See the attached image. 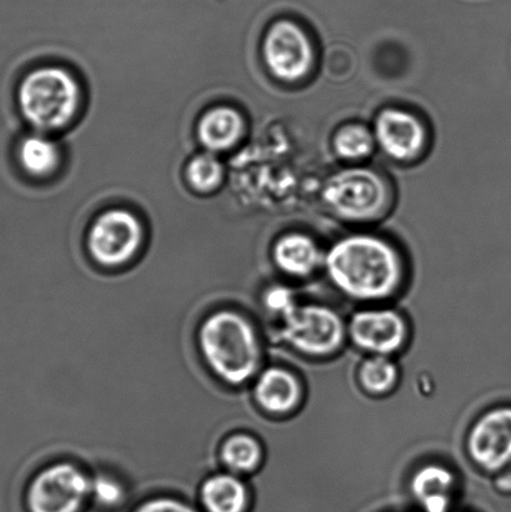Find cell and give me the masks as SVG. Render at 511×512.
Returning <instances> with one entry per match:
<instances>
[{
  "instance_id": "24",
  "label": "cell",
  "mask_w": 511,
  "mask_h": 512,
  "mask_svg": "<svg viewBox=\"0 0 511 512\" xmlns=\"http://www.w3.org/2000/svg\"><path fill=\"white\" fill-rule=\"evenodd\" d=\"M132 512H199L187 501L174 498H154L143 501Z\"/></svg>"
},
{
  "instance_id": "26",
  "label": "cell",
  "mask_w": 511,
  "mask_h": 512,
  "mask_svg": "<svg viewBox=\"0 0 511 512\" xmlns=\"http://www.w3.org/2000/svg\"><path fill=\"white\" fill-rule=\"evenodd\" d=\"M450 512H465V511H458V510H453V511H450Z\"/></svg>"
},
{
  "instance_id": "17",
  "label": "cell",
  "mask_w": 511,
  "mask_h": 512,
  "mask_svg": "<svg viewBox=\"0 0 511 512\" xmlns=\"http://www.w3.org/2000/svg\"><path fill=\"white\" fill-rule=\"evenodd\" d=\"M358 383L365 393L384 396L397 388L400 379L399 366L392 356L368 355L358 369Z\"/></svg>"
},
{
  "instance_id": "10",
  "label": "cell",
  "mask_w": 511,
  "mask_h": 512,
  "mask_svg": "<svg viewBox=\"0 0 511 512\" xmlns=\"http://www.w3.org/2000/svg\"><path fill=\"white\" fill-rule=\"evenodd\" d=\"M264 57L275 77L295 82L309 72L313 53L307 34L292 22H279L269 30Z\"/></svg>"
},
{
  "instance_id": "25",
  "label": "cell",
  "mask_w": 511,
  "mask_h": 512,
  "mask_svg": "<svg viewBox=\"0 0 511 512\" xmlns=\"http://www.w3.org/2000/svg\"><path fill=\"white\" fill-rule=\"evenodd\" d=\"M494 488L502 495H511V465L494 478Z\"/></svg>"
},
{
  "instance_id": "22",
  "label": "cell",
  "mask_w": 511,
  "mask_h": 512,
  "mask_svg": "<svg viewBox=\"0 0 511 512\" xmlns=\"http://www.w3.org/2000/svg\"><path fill=\"white\" fill-rule=\"evenodd\" d=\"M125 490L117 480L98 476L90 480V499L98 508L105 511H117L125 504Z\"/></svg>"
},
{
  "instance_id": "19",
  "label": "cell",
  "mask_w": 511,
  "mask_h": 512,
  "mask_svg": "<svg viewBox=\"0 0 511 512\" xmlns=\"http://www.w3.org/2000/svg\"><path fill=\"white\" fill-rule=\"evenodd\" d=\"M20 163L33 175H47L59 163L57 147L50 140L33 135L24 140L19 150Z\"/></svg>"
},
{
  "instance_id": "2",
  "label": "cell",
  "mask_w": 511,
  "mask_h": 512,
  "mask_svg": "<svg viewBox=\"0 0 511 512\" xmlns=\"http://www.w3.org/2000/svg\"><path fill=\"white\" fill-rule=\"evenodd\" d=\"M200 349L209 368L229 384L247 383L262 364V346L254 326L235 311H218L204 321Z\"/></svg>"
},
{
  "instance_id": "3",
  "label": "cell",
  "mask_w": 511,
  "mask_h": 512,
  "mask_svg": "<svg viewBox=\"0 0 511 512\" xmlns=\"http://www.w3.org/2000/svg\"><path fill=\"white\" fill-rule=\"evenodd\" d=\"M79 88L63 69L35 70L19 89V105L34 127L52 130L64 127L77 112Z\"/></svg>"
},
{
  "instance_id": "13",
  "label": "cell",
  "mask_w": 511,
  "mask_h": 512,
  "mask_svg": "<svg viewBox=\"0 0 511 512\" xmlns=\"http://www.w3.org/2000/svg\"><path fill=\"white\" fill-rule=\"evenodd\" d=\"M303 385L298 376L288 369L273 366L259 375L254 388L255 400L267 413H293L302 404Z\"/></svg>"
},
{
  "instance_id": "18",
  "label": "cell",
  "mask_w": 511,
  "mask_h": 512,
  "mask_svg": "<svg viewBox=\"0 0 511 512\" xmlns=\"http://www.w3.org/2000/svg\"><path fill=\"white\" fill-rule=\"evenodd\" d=\"M222 459L235 474L252 473L263 460V448L259 441L247 434L234 435L225 441Z\"/></svg>"
},
{
  "instance_id": "8",
  "label": "cell",
  "mask_w": 511,
  "mask_h": 512,
  "mask_svg": "<svg viewBox=\"0 0 511 512\" xmlns=\"http://www.w3.org/2000/svg\"><path fill=\"white\" fill-rule=\"evenodd\" d=\"M347 333L355 348L363 353L393 356L408 343L409 325L398 310L365 308L350 316Z\"/></svg>"
},
{
  "instance_id": "14",
  "label": "cell",
  "mask_w": 511,
  "mask_h": 512,
  "mask_svg": "<svg viewBox=\"0 0 511 512\" xmlns=\"http://www.w3.org/2000/svg\"><path fill=\"white\" fill-rule=\"evenodd\" d=\"M273 255L275 264L284 274L298 279L309 278L324 263L317 244L302 234H290L280 239Z\"/></svg>"
},
{
  "instance_id": "9",
  "label": "cell",
  "mask_w": 511,
  "mask_h": 512,
  "mask_svg": "<svg viewBox=\"0 0 511 512\" xmlns=\"http://www.w3.org/2000/svg\"><path fill=\"white\" fill-rule=\"evenodd\" d=\"M140 242L142 228L137 218L125 210H112L94 223L88 245L98 263L117 266L133 258Z\"/></svg>"
},
{
  "instance_id": "12",
  "label": "cell",
  "mask_w": 511,
  "mask_h": 512,
  "mask_svg": "<svg viewBox=\"0 0 511 512\" xmlns=\"http://www.w3.org/2000/svg\"><path fill=\"white\" fill-rule=\"evenodd\" d=\"M375 137L390 157L409 160L423 148L425 133L422 124L412 114L389 109L379 115Z\"/></svg>"
},
{
  "instance_id": "5",
  "label": "cell",
  "mask_w": 511,
  "mask_h": 512,
  "mask_svg": "<svg viewBox=\"0 0 511 512\" xmlns=\"http://www.w3.org/2000/svg\"><path fill=\"white\" fill-rule=\"evenodd\" d=\"M90 500V479L68 463L49 466L27 491L28 512H82Z\"/></svg>"
},
{
  "instance_id": "1",
  "label": "cell",
  "mask_w": 511,
  "mask_h": 512,
  "mask_svg": "<svg viewBox=\"0 0 511 512\" xmlns=\"http://www.w3.org/2000/svg\"><path fill=\"white\" fill-rule=\"evenodd\" d=\"M324 269L335 289L357 303H379L402 288L404 266L384 240L354 235L335 243L324 256Z\"/></svg>"
},
{
  "instance_id": "20",
  "label": "cell",
  "mask_w": 511,
  "mask_h": 512,
  "mask_svg": "<svg viewBox=\"0 0 511 512\" xmlns=\"http://www.w3.org/2000/svg\"><path fill=\"white\" fill-rule=\"evenodd\" d=\"M335 150L344 159L357 160L373 152L374 140L369 130L360 125H349L335 137Z\"/></svg>"
},
{
  "instance_id": "16",
  "label": "cell",
  "mask_w": 511,
  "mask_h": 512,
  "mask_svg": "<svg viewBox=\"0 0 511 512\" xmlns=\"http://www.w3.org/2000/svg\"><path fill=\"white\" fill-rule=\"evenodd\" d=\"M198 129L204 147L220 152L238 142L243 132V120L234 109L215 108L204 115Z\"/></svg>"
},
{
  "instance_id": "15",
  "label": "cell",
  "mask_w": 511,
  "mask_h": 512,
  "mask_svg": "<svg viewBox=\"0 0 511 512\" xmlns=\"http://www.w3.org/2000/svg\"><path fill=\"white\" fill-rule=\"evenodd\" d=\"M204 512H249L250 493L247 485L233 474L209 478L200 489Z\"/></svg>"
},
{
  "instance_id": "21",
  "label": "cell",
  "mask_w": 511,
  "mask_h": 512,
  "mask_svg": "<svg viewBox=\"0 0 511 512\" xmlns=\"http://www.w3.org/2000/svg\"><path fill=\"white\" fill-rule=\"evenodd\" d=\"M222 178V164L212 154L198 155L189 164V183L198 192H212V190L219 187Z\"/></svg>"
},
{
  "instance_id": "23",
  "label": "cell",
  "mask_w": 511,
  "mask_h": 512,
  "mask_svg": "<svg viewBox=\"0 0 511 512\" xmlns=\"http://www.w3.org/2000/svg\"><path fill=\"white\" fill-rule=\"evenodd\" d=\"M298 301L295 299L293 291L285 286H274L267 291L264 296V304L270 313L282 319Z\"/></svg>"
},
{
  "instance_id": "4",
  "label": "cell",
  "mask_w": 511,
  "mask_h": 512,
  "mask_svg": "<svg viewBox=\"0 0 511 512\" xmlns=\"http://www.w3.org/2000/svg\"><path fill=\"white\" fill-rule=\"evenodd\" d=\"M280 321V336L285 343L312 358L338 353L348 338L347 323L328 305L297 303Z\"/></svg>"
},
{
  "instance_id": "6",
  "label": "cell",
  "mask_w": 511,
  "mask_h": 512,
  "mask_svg": "<svg viewBox=\"0 0 511 512\" xmlns=\"http://www.w3.org/2000/svg\"><path fill=\"white\" fill-rule=\"evenodd\" d=\"M465 448L483 473L498 475L511 465V406L484 411L468 431Z\"/></svg>"
},
{
  "instance_id": "11",
  "label": "cell",
  "mask_w": 511,
  "mask_h": 512,
  "mask_svg": "<svg viewBox=\"0 0 511 512\" xmlns=\"http://www.w3.org/2000/svg\"><path fill=\"white\" fill-rule=\"evenodd\" d=\"M458 476L449 466L428 463L410 475L408 491L420 512H450L458 494Z\"/></svg>"
},
{
  "instance_id": "7",
  "label": "cell",
  "mask_w": 511,
  "mask_h": 512,
  "mask_svg": "<svg viewBox=\"0 0 511 512\" xmlns=\"http://www.w3.org/2000/svg\"><path fill=\"white\" fill-rule=\"evenodd\" d=\"M330 208L352 220L375 217L387 202V189L377 174L365 169L345 170L334 175L325 188Z\"/></svg>"
}]
</instances>
